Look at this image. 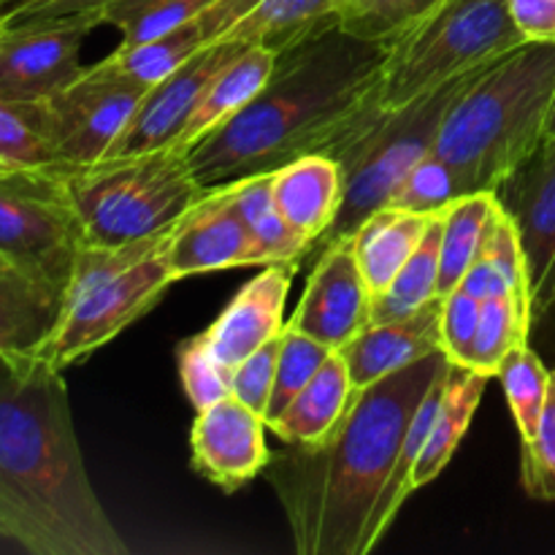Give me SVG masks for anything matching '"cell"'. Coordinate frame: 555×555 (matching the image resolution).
I'll return each mask as SVG.
<instances>
[{
  "instance_id": "1",
  "label": "cell",
  "mask_w": 555,
  "mask_h": 555,
  "mask_svg": "<svg viewBox=\"0 0 555 555\" xmlns=\"http://www.w3.org/2000/svg\"><path fill=\"white\" fill-rule=\"evenodd\" d=\"M388 49L334 30L276 54L269 85L188 152L206 190L301 155L339 160L385 114Z\"/></svg>"
},
{
  "instance_id": "2",
  "label": "cell",
  "mask_w": 555,
  "mask_h": 555,
  "mask_svg": "<svg viewBox=\"0 0 555 555\" xmlns=\"http://www.w3.org/2000/svg\"><path fill=\"white\" fill-rule=\"evenodd\" d=\"M65 372L0 363V542L30 555H128L87 475Z\"/></svg>"
},
{
  "instance_id": "3",
  "label": "cell",
  "mask_w": 555,
  "mask_h": 555,
  "mask_svg": "<svg viewBox=\"0 0 555 555\" xmlns=\"http://www.w3.org/2000/svg\"><path fill=\"white\" fill-rule=\"evenodd\" d=\"M453 366L444 352L358 390L345 417L314 448L285 444L263 477L291 526L298 555L372 553V520L401 442L428 390Z\"/></svg>"
},
{
  "instance_id": "4",
  "label": "cell",
  "mask_w": 555,
  "mask_h": 555,
  "mask_svg": "<svg viewBox=\"0 0 555 555\" xmlns=\"http://www.w3.org/2000/svg\"><path fill=\"white\" fill-rule=\"evenodd\" d=\"M553 101L555 43H520L448 108L434 152L466 193H499L545 141Z\"/></svg>"
},
{
  "instance_id": "5",
  "label": "cell",
  "mask_w": 555,
  "mask_h": 555,
  "mask_svg": "<svg viewBox=\"0 0 555 555\" xmlns=\"http://www.w3.org/2000/svg\"><path fill=\"white\" fill-rule=\"evenodd\" d=\"M171 228L119 247L85 244L63 291L57 320L33 356L65 372L152 312L177 282L166 260Z\"/></svg>"
},
{
  "instance_id": "6",
  "label": "cell",
  "mask_w": 555,
  "mask_h": 555,
  "mask_svg": "<svg viewBox=\"0 0 555 555\" xmlns=\"http://www.w3.org/2000/svg\"><path fill=\"white\" fill-rule=\"evenodd\" d=\"M65 182L87 244L95 247L152 236L173 225L206 193L190 157L173 146L65 168Z\"/></svg>"
},
{
  "instance_id": "7",
  "label": "cell",
  "mask_w": 555,
  "mask_h": 555,
  "mask_svg": "<svg viewBox=\"0 0 555 555\" xmlns=\"http://www.w3.org/2000/svg\"><path fill=\"white\" fill-rule=\"evenodd\" d=\"M526 43L507 0H448L417 30L388 49L385 108L404 106L455 76L496 63Z\"/></svg>"
},
{
  "instance_id": "8",
  "label": "cell",
  "mask_w": 555,
  "mask_h": 555,
  "mask_svg": "<svg viewBox=\"0 0 555 555\" xmlns=\"http://www.w3.org/2000/svg\"><path fill=\"white\" fill-rule=\"evenodd\" d=\"M493 63L469 70L464 76H455L448 85L437 87V90L426 92V95L415 98L404 106L385 108L377 125L336 160L345 171V201H341L339 217L320 244L352 236L369 215L390 204L406 173L434 152L448 108Z\"/></svg>"
},
{
  "instance_id": "9",
  "label": "cell",
  "mask_w": 555,
  "mask_h": 555,
  "mask_svg": "<svg viewBox=\"0 0 555 555\" xmlns=\"http://www.w3.org/2000/svg\"><path fill=\"white\" fill-rule=\"evenodd\" d=\"M85 244L65 168L0 171V253L63 296Z\"/></svg>"
},
{
  "instance_id": "10",
  "label": "cell",
  "mask_w": 555,
  "mask_h": 555,
  "mask_svg": "<svg viewBox=\"0 0 555 555\" xmlns=\"http://www.w3.org/2000/svg\"><path fill=\"white\" fill-rule=\"evenodd\" d=\"M146 90L150 85L130 79L98 60L85 65V70L63 90L47 98L60 168H79L103 160L135 114Z\"/></svg>"
},
{
  "instance_id": "11",
  "label": "cell",
  "mask_w": 555,
  "mask_h": 555,
  "mask_svg": "<svg viewBox=\"0 0 555 555\" xmlns=\"http://www.w3.org/2000/svg\"><path fill=\"white\" fill-rule=\"evenodd\" d=\"M90 16L5 22L0 30V98L47 101L85 70L81 47L95 30Z\"/></svg>"
},
{
  "instance_id": "12",
  "label": "cell",
  "mask_w": 555,
  "mask_h": 555,
  "mask_svg": "<svg viewBox=\"0 0 555 555\" xmlns=\"http://www.w3.org/2000/svg\"><path fill=\"white\" fill-rule=\"evenodd\" d=\"M285 325L334 352L372 325V291L358 266L352 236L323 244L301 301Z\"/></svg>"
},
{
  "instance_id": "13",
  "label": "cell",
  "mask_w": 555,
  "mask_h": 555,
  "mask_svg": "<svg viewBox=\"0 0 555 555\" xmlns=\"http://www.w3.org/2000/svg\"><path fill=\"white\" fill-rule=\"evenodd\" d=\"M247 47L249 43L222 38V41L195 52L193 57L184 60L182 65H177L163 79L152 81L146 95L141 98L135 114L125 125V130L114 141L106 157L139 155V152L171 146V141L184 128L193 108L198 106L201 95L206 92L209 81Z\"/></svg>"
},
{
  "instance_id": "14",
  "label": "cell",
  "mask_w": 555,
  "mask_h": 555,
  "mask_svg": "<svg viewBox=\"0 0 555 555\" xmlns=\"http://www.w3.org/2000/svg\"><path fill=\"white\" fill-rule=\"evenodd\" d=\"M266 417L233 393L195 412L190 428V466L222 493H236L263 475L271 461Z\"/></svg>"
},
{
  "instance_id": "15",
  "label": "cell",
  "mask_w": 555,
  "mask_h": 555,
  "mask_svg": "<svg viewBox=\"0 0 555 555\" xmlns=\"http://www.w3.org/2000/svg\"><path fill=\"white\" fill-rule=\"evenodd\" d=\"M166 260L173 280L260 266L258 247L231 201V184L209 188L171 228Z\"/></svg>"
},
{
  "instance_id": "16",
  "label": "cell",
  "mask_w": 555,
  "mask_h": 555,
  "mask_svg": "<svg viewBox=\"0 0 555 555\" xmlns=\"http://www.w3.org/2000/svg\"><path fill=\"white\" fill-rule=\"evenodd\" d=\"M499 198L518 225L537 323L555 301V139L542 141L540 150L502 184Z\"/></svg>"
},
{
  "instance_id": "17",
  "label": "cell",
  "mask_w": 555,
  "mask_h": 555,
  "mask_svg": "<svg viewBox=\"0 0 555 555\" xmlns=\"http://www.w3.org/2000/svg\"><path fill=\"white\" fill-rule=\"evenodd\" d=\"M296 269L293 263L260 266L258 274L238 287L236 296L204 331L211 352L228 372L285 331L282 318Z\"/></svg>"
},
{
  "instance_id": "18",
  "label": "cell",
  "mask_w": 555,
  "mask_h": 555,
  "mask_svg": "<svg viewBox=\"0 0 555 555\" xmlns=\"http://www.w3.org/2000/svg\"><path fill=\"white\" fill-rule=\"evenodd\" d=\"M442 301L444 296L431 298L415 312L388 323H372L339 352L356 390L369 388L388 374L401 372L412 363L442 350Z\"/></svg>"
},
{
  "instance_id": "19",
  "label": "cell",
  "mask_w": 555,
  "mask_h": 555,
  "mask_svg": "<svg viewBox=\"0 0 555 555\" xmlns=\"http://www.w3.org/2000/svg\"><path fill=\"white\" fill-rule=\"evenodd\" d=\"M271 195L293 231L314 247L339 217L345 171L328 155H301L271 171Z\"/></svg>"
},
{
  "instance_id": "20",
  "label": "cell",
  "mask_w": 555,
  "mask_h": 555,
  "mask_svg": "<svg viewBox=\"0 0 555 555\" xmlns=\"http://www.w3.org/2000/svg\"><path fill=\"white\" fill-rule=\"evenodd\" d=\"M276 54L263 47H247L238 57H233L215 79L209 81L206 92L201 95L198 106L193 108L184 128L171 141L173 150L188 155L201 139L225 125L233 114L242 112L274 74Z\"/></svg>"
},
{
  "instance_id": "21",
  "label": "cell",
  "mask_w": 555,
  "mask_h": 555,
  "mask_svg": "<svg viewBox=\"0 0 555 555\" xmlns=\"http://www.w3.org/2000/svg\"><path fill=\"white\" fill-rule=\"evenodd\" d=\"M60 296L20 263L0 253V350L27 358L38 350L60 314Z\"/></svg>"
},
{
  "instance_id": "22",
  "label": "cell",
  "mask_w": 555,
  "mask_h": 555,
  "mask_svg": "<svg viewBox=\"0 0 555 555\" xmlns=\"http://www.w3.org/2000/svg\"><path fill=\"white\" fill-rule=\"evenodd\" d=\"M356 393L345 358L331 352L307 388L280 412L276 421L269 423V428L285 444L314 448L334 434Z\"/></svg>"
},
{
  "instance_id": "23",
  "label": "cell",
  "mask_w": 555,
  "mask_h": 555,
  "mask_svg": "<svg viewBox=\"0 0 555 555\" xmlns=\"http://www.w3.org/2000/svg\"><path fill=\"white\" fill-rule=\"evenodd\" d=\"M488 379L491 377H486L480 372H472L466 366H459V363L450 366L442 385V396H439L437 412H434L431 431H428L426 444L421 450V459H417L415 472H412V491H421L423 486L437 480L444 472V466L450 464V459L459 450L461 439L469 431L472 417H475L477 406H480Z\"/></svg>"
},
{
  "instance_id": "24",
  "label": "cell",
  "mask_w": 555,
  "mask_h": 555,
  "mask_svg": "<svg viewBox=\"0 0 555 555\" xmlns=\"http://www.w3.org/2000/svg\"><path fill=\"white\" fill-rule=\"evenodd\" d=\"M431 217L388 204L356 228L352 247H356L358 266L372 291V298L379 296L393 282L401 266L410 260V255L426 236Z\"/></svg>"
},
{
  "instance_id": "25",
  "label": "cell",
  "mask_w": 555,
  "mask_h": 555,
  "mask_svg": "<svg viewBox=\"0 0 555 555\" xmlns=\"http://www.w3.org/2000/svg\"><path fill=\"white\" fill-rule=\"evenodd\" d=\"M341 0H258L244 20L231 27V41L263 47L282 54L339 27Z\"/></svg>"
},
{
  "instance_id": "26",
  "label": "cell",
  "mask_w": 555,
  "mask_h": 555,
  "mask_svg": "<svg viewBox=\"0 0 555 555\" xmlns=\"http://www.w3.org/2000/svg\"><path fill=\"white\" fill-rule=\"evenodd\" d=\"M231 201L242 215L255 247H258L260 266L269 263H301L304 255L312 249V244L298 236L291 222L276 209L274 195H271V171L253 173V177L233 179Z\"/></svg>"
},
{
  "instance_id": "27",
  "label": "cell",
  "mask_w": 555,
  "mask_h": 555,
  "mask_svg": "<svg viewBox=\"0 0 555 555\" xmlns=\"http://www.w3.org/2000/svg\"><path fill=\"white\" fill-rule=\"evenodd\" d=\"M502 209L499 193H469L450 204L442 215V244H439V296H448L461 285L469 266L486 247L493 217Z\"/></svg>"
},
{
  "instance_id": "28",
  "label": "cell",
  "mask_w": 555,
  "mask_h": 555,
  "mask_svg": "<svg viewBox=\"0 0 555 555\" xmlns=\"http://www.w3.org/2000/svg\"><path fill=\"white\" fill-rule=\"evenodd\" d=\"M444 215V211H442ZM442 215H434L428 231L399 274L379 296L372 298V323L404 318L439 296V244H442Z\"/></svg>"
},
{
  "instance_id": "29",
  "label": "cell",
  "mask_w": 555,
  "mask_h": 555,
  "mask_svg": "<svg viewBox=\"0 0 555 555\" xmlns=\"http://www.w3.org/2000/svg\"><path fill=\"white\" fill-rule=\"evenodd\" d=\"M531 325H534V312H531L529 304L520 301L513 293L486 298L466 369L493 379L504 358L518 345L529 341Z\"/></svg>"
},
{
  "instance_id": "30",
  "label": "cell",
  "mask_w": 555,
  "mask_h": 555,
  "mask_svg": "<svg viewBox=\"0 0 555 555\" xmlns=\"http://www.w3.org/2000/svg\"><path fill=\"white\" fill-rule=\"evenodd\" d=\"M0 163L9 168H60L47 101L0 98Z\"/></svg>"
},
{
  "instance_id": "31",
  "label": "cell",
  "mask_w": 555,
  "mask_h": 555,
  "mask_svg": "<svg viewBox=\"0 0 555 555\" xmlns=\"http://www.w3.org/2000/svg\"><path fill=\"white\" fill-rule=\"evenodd\" d=\"M448 0H341L339 30L390 49Z\"/></svg>"
},
{
  "instance_id": "32",
  "label": "cell",
  "mask_w": 555,
  "mask_h": 555,
  "mask_svg": "<svg viewBox=\"0 0 555 555\" xmlns=\"http://www.w3.org/2000/svg\"><path fill=\"white\" fill-rule=\"evenodd\" d=\"M215 0H112L92 14L95 25H108L122 36L119 47L152 41L184 25Z\"/></svg>"
},
{
  "instance_id": "33",
  "label": "cell",
  "mask_w": 555,
  "mask_h": 555,
  "mask_svg": "<svg viewBox=\"0 0 555 555\" xmlns=\"http://www.w3.org/2000/svg\"><path fill=\"white\" fill-rule=\"evenodd\" d=\"M496 379L502 383L507 406L518 426L520 442H529L540 428L542 410H545L547 390H551V369L531 350V345H518L499 366Z\"/></svg>"
},
{
  "instance_id": "34",
  "label": "cell",
  "mask_w": 555,
  "mask_h": 555,
  "mask_svg": "<svg viewBox=\"0 0 555 555\" xmlns=\"http://www.w3.org/2000/svg\"><path fill=\"white\" fill-rule=\"evenodd\" d=\"M331 352L334 350L320 345L312 336L301 334V331H293L285 325V331H282L280 361H276L274 390H271L269 410H266V426H269L271 421H276L280 412L307 388L309 379L320 372V366L328 361Z\"/></svg>"
},
{
  "instance_id": "35",
  "label": "cell",
  "mask_w": 555,
  "mask_h": 555,
  "mask_svg": "<svg viewBox=\"0 0 555 555\" xmlns=\"http://www.w3.org/2000/svg\"><path fill=\"white\" fill-rule=\"evenodd\" d=\"M466 193L464 182L455 173V168L450 166L444 157H439L437 152L423 157L410 173H406L404 182L399 184V190L393 193L390 204L401 206V209L417 211V215H442L450 204L461 198Z\"/></svg>"
},
{
  "instance_id": "36",
  "label": "cell",
  "mask_w": 555,
  "mask_h": 555,
  "mask_svg": "<svg viewBox=\"0 0 555 555\" xmlns=\"http://www.w3.org/2000/svg\"><path fill=\"white\" fill-rule=\"evenodd\" d=\"M177 369L184 396L195 412L206 410L231 393V372L215 358L204 331L179 341Z\"/></svg>"
},
{
  "instance_id": "37",
  "label": "cell",
  "mask_w": 555,
  "mask_h": 555,
  "mask_svg": "<svg viewBox=\"0 0 555 555\" xmlns=\"http://www.w3.org/2000/svg\"><path fill=\"white\" fill-rule=\"evenodd\" d=\"M520 482L531 499L555 502V369L540 428L529 442H520Z\"/></svg>"
},
{
  "instance_id": "38",
  "label": "cell",
  "mask_w": 555,
  "mask_h": 555,
  "mask_svg": "<svg viewBox=\"0 0 555 555\" xmlns=\"http://www.w3.org/2000/svg\"><path fill=\"white\" fill-rule=\"evenodd\" d=\"M482 255L496 266L504 274V280L509 282L515 293H518L524 301L531 304V282H529V263H526L524 244H520L518 225H515L513 215L507 209L496 211L493 217V225L488 231L486 247H482ZM534 312V309H531Z\"/></svg>"
},
{
  "instance_id": "39",
  "label": "cell",
  "mask_w": 555,
  "mask_h": 555,
  "mask_svg": "<svg viewBox=\"0 0 555 555\" xmlns=\"http://www.w3.org/2000/svg\"><path fill=\"white\" fill-rule=\"evenodd\" d=\"M282 334L276 339L266 341L255 352H249L238 366L231 369V393L242 399L244 404L253 406L255 412L266 417L269 410L271 390H274L276 377V361H280Z\"/></svg>"
},
{
  "instance_id": "40",
  "label": "cell",
  "mask_w": 555,
  "mask_h": 555,
  "mask_svg": "<svg viewBox=\"0 0 555 555\" xmlns=\"http://www.w3.org/2000/svg\"><path fill=\"white\" fill-rule=\"evenodd\" d=\"M480 298L469 296L455 287L442 301V350L459 366H466L475 345L477 325H480Z\"/></svg>"
},
{
  "instance_id": "41",
  "label": "cell",
  "mask_w": 555,
  "mask_h": 555,
  "mask_svg": "<svg viewBox=\"0 0 555 555\" xmlns=\"http://www.w3.org/2000/svg\"><path fill=\"white\" fill-rule=\"evenodd\" d=\"M112 0H22L5 11V22L52 20V16H90ZM95 22V20H92Z\"/></svg>"
},
{
  "instance_id": "42",
  "label": "cell",
  "mask_w": 555,
  "mask_h": 555,
  "mask_svg": "<svg viewBox=\"0 0 555 555\" xmlns=\"http://www.w3.org/2000/svg\"><path fill=\"white\" fill-rule=\"evenodd\" d=\"M507 5L526 41L555 43V0H507Z\"/></svg>"
},
{
  "instance_id": "43",
  "label": "cell",
  "mask_w": 555,
  "mask_h": 555,
  "mask_svg": "<svg viewBox=\"0 0 555 555\" xmlns=\"http://www.w3.org/2000/svg\"><path fill=\"white\" fill-rule=\"evenodd\" d=\"M545 139H555V101H553V108H551V119H547Z\"/></svg>"
},
{
  "instance_id": "44",
  "label": "cell",
  "mask_w": 555,
  "mask_h": 555,
  "mask_svg": "<svg viewBox=\"0 0 555 555\" xmlns=\"http://www.w3.org/2000/svg\"><path fill=\"white\" fill-rule=\"evenodd\" d=\"M547 318H553V336H551V341H553V352H555V301L551 304V309H547V312L542 314V320H547Z\"/></svg>"
},
{
  "instance_id": "45",
  "label": "cell",
  "mask_w": 555,
  "mask_h": 555,
  "mask_svg": "<svg viewBox=\"0 0 555 555\" xmlns=\"http://www.w3.org/2000/svg\"><path fill=\"white\" fill-rule=\"evenodd\" d=\"M5 9H9V0H0V25L5 22Z\"/></svg>"
},
{
  "instance_id": "46",
  "label": "cell",
  "mask_w": 555,
  "mask_h": 555,
  "mask_svg": "<svg viewBox=\"0 0 555 555\" xmlns=\"http://www.w3.org/2000/svg\"><path fill=\"white\" fill-rule=\"evenodd\" d=\"M16 3H22V0H9V9H11V5H16ZM9 9H5V11H9Z\"/></svg>"
},
{
  "instance_id": "47",
  "label": "cell",
  "mask_w": 555,
  "mask_h": 555,
  "mask_svg": "<svg viewBox=\"0 0 555 555\" xmlns=\"http://www.w3.org/2000/svg\"><path fill=\"white\" fill-rule=\"evenodd\" d=\"M5 361V356H3V350H0V363H3Z\"/></svg>"
},
{
  "instance_id": "48",
  "label": "cell",
  "mask_w": 555,
  "mask_h": 555,
  "mask_svg": "<svg viewBox=\"0 0 555 555\" xmlns=\"http://www.w3.org/2000/svg\"><path fill=\"white\" fill-rule=\"evenodd\" d=\"M5 168H9V166H3V163H0V171H5Z\"/></svg>"
},
{
  "instance_id": "49",
  "label": "cell",
  "mask_w": 555,
  "mask_h": 555,
  "mask_svg": "<svg viewBox=\"0 0 555 555\" xmlns=\"http://www.w3.org/2000/svg\"><path fill=\"white\" fill-rule=\"evenodd\" d=\"M3 27H5V22H3V25H0V30H3Z\"/></svg>"
}]
</instances>
